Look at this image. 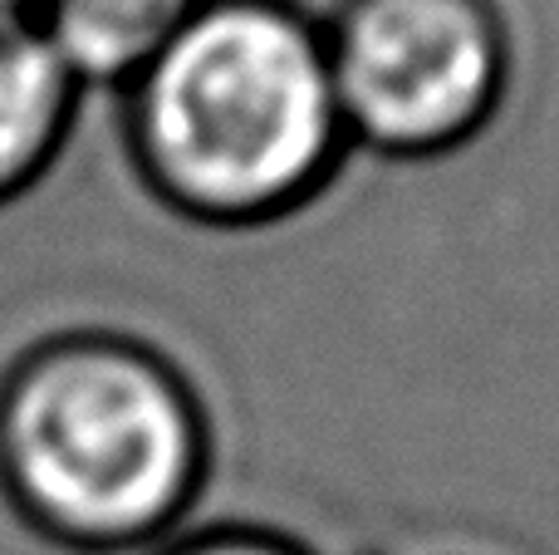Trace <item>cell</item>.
Here are the masks:
<instances>
[{"label":"cell","mask_w":559,"mask_h":555,"mask_svg":"<svg viewBox=\"0 0 559 555\" xmlns=\"http://www.w3.org/2000/svg\"><path fill=\"white\" fill-rule=\"evenodd\" d=\"M167 555H299V551L280 546V541H265V536H197V541H187V546H177V541L167 536Z\"/></svg>","instance_id":"obj_6"},{"label":"cell","mask_w":559,"mask_h":555,"mask_svg":"<svg viewBox=\"0 0 559 555\" xmlns=\"http://www.w3.org/2000/svg\"><path fill=\"white\" fill-rule=\"evenodd\" d=\"M74 88V74L35 15L0 10V197L25 187L55 153Z\"/></svg>","instance_id":"obj_5"},{"label":"cell","mask_w":559,"mask_h":555,"mask_svg":"<svg viewBox=\"0 0 559 555\" xmlns=\"http://www.w3.org/2000/svg\"><path fill=\"white\" fill-rule=\"evenodd\" d=\"M206 0H35V25L74 84L128 88Z\"/></svg>","instance_id":"obj_4"},{"label":"cell","mask_w":559,"mask_h":555,"mask_svg":"<svg viewBox=\"0 0 559 555\" xmlns=\"http://www.w3.org/2000/svg\"><path fill=\"white\" fill-rule=\"evenodd\" d=\"M0 472L20 507L79 546H138L182 517L202 428L182 383L114 340H64L0 393Z\"/></svg>","instance_id":"obj_2"},{"label":"cell","mask_w":559,"mask_h":555,"mask_svg":"<svg viewBox=\"0 0 559 555\" xmlns=\"http://www.w3.org/2000/svg\"><path fill=\"white\" fill-rule=\"evenodd\" d=\"M344 133L378 153L472 138L506 84L491 0H334L319 20Z\"/></svg>","instance_id":"obj_3"},{"label":"cell","mask_w":559,"mask_h":555,"mask_svg":"<svg viewBox=\"0 0 559 555\" xmlns=\"http://www.w3.org/2000/svg\"><path fill=\"white\" fill-rule=\"evenodd\" d=\"M128 108L147 177L216 222L289 206L348 138L324 29L285 0H206L128 84Z\"/></svg>","instance_id":"obj_1"}]
</instances>
